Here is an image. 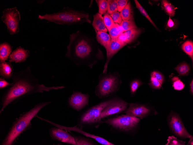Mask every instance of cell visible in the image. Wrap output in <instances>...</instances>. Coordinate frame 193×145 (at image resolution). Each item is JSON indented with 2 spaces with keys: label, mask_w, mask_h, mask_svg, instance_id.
<instances>
[{
  "label": "cell",
  "mask_w": 193,
  "mask_h": 145,
  "mask_svg": "<svg viewBox=\"0 0 193 145\" xmlns=\"http://www.w3.org/2000/svg\"><path fill=\"white\" fill-rule=\"evenodd\" d=\"M117 4V10L120 12L125 7L129 2L128 0H116Z\"/></svg>",
  "instance_id": "39"
},
{
  "label": "cell",
  "mask_w": 193,
  "mask_h": 145,
  "mask_svg": "<svg viewBox=\"0 0 193 145\" xmlns=\"http://www.w3.org/2000/svg\"><path fill=\"white\" fill-rule=\"evenodd\" d=\"M190 91L192 94H193V80H192L190 84Z\"/></svg>",
  "instance_id": "43"
},
{
  "label": "cell",
  "mask_w": 193,
  "mask_h": 145,
  "mask_svg": "<svg viewBox=\"0 0 193 145\" xmlns=\"http://www.w3.org/2000/svg\"><path fill=\"white\" fill-rule=\"evenodd\" d=\"M107 13L111 14L117 11V4L116 0H107Z\"/></svg>",
  "instance_id": "33"
},
{
  "label": "cell",
  "mask_w": 193,
  "mask_h": 145,
  "mask_svg": "<svg viewBox=\"0 0 193 145\" xmlns=\"http://www.w3.org/2000/svg\"><path fill=\"white\" fill-rule=\"evenodd\" d=\"M134 1L136 5V7L139 10L140 13L149 20L156 29H158L157 27L151 19L145 10L137 0H134Z\"/></svg>",
  "instance_id": "30"
},
{
  "label": "cell",
  "mask_w": 193,
  "mask_h": 145,
  "mask_svg": "<svg viewBox=\"0 0 193 145\" xmlns=\"http://www.w3.org/2000/svg\"><path fill=\"white\" fill-rule=\"evenodd\" d=\"M142 31L141 29L137 28L127 30L124 33L126 35L129 43L134 40Z\"/></svg>",
  "instance_id": "24"
},
{
  "label": "cell",
  "mask_w": 193,
  "mask_h": 145,
  "mask_svg": "<svg viewBox=\"0 0 193 145\" xmlns=\"http://www.w3.org/2000/svg\"><path fill=\"white\" fill-rule=\"evenodd\" d=\"M178 25V22L176 19H172L169 17L166 24L165 29L168 30L175 29L177 28Z\"/></svg>",
  "instance_id": "35"
},
{
  "label": "cell",
  "mask_w": 193,
  "mask_h": 145,
  "mask_svg": "<svg viewBox=\"0 0 193 145\" xmlns=\"http://www.w3.org/2000/svg\"><path fill=\"white\" fill-rule=\"evenodd\" d=\"M120 25L123 28L124 32L138 28L134 21L133 20H122Z\"/></svg>",
  "instance_id": "28"
},
{
  "label": "cell",
  "mask_w": 193,
  "mask_h": 145,
  "mask_svg": "<svg viewBox=\"0 0 193 145\" xmlns=\"http://www.w3.org/2000/svg\"><path fill=\"white\" fill-rule=\"evenodd\" d=\"M151 76H153L156 78L160 82L162 85L163 83L164 80V77L159 72L154 71L151 73Z\"/></svg>",
  "instance_id": "40"
},
{
  "label": "cell",
  "mask_w": 193,
  "mask_h": 145,
  "mask_svg": "<svg viewBox=\"0 0 193 145\" xmlns=\"http://www.w3.org/2000/svg\"><path fill=\"white\" fill-rule=\"evenodd\" d=\"M143 84L141 81L138 79H135L131 81L130 85L131 94H134L138 88Z\"/></svg>",
  "instance_id": "34"
},
{
  "label": "cell",
  "mask_w": 193,
  "mask_h": 145,
  "mask_svg": "<svg viewBox=\"0 0 193 145\" xmlns=\"http://www.w3.org/2000/svg\"><path fill=\"white\" fill-rule=\"evenodd\" d=\"M49 133L52 138L57 141L68 144L76 145L74 136L67 131L58 127H52L49 129Z\"/></svg>",
  "instance_id": "12"
},
{
  "label": "cell",
  "mask_w": 193,
  "mask_h": 145,
  "mask_svg": "<svg viewBox=\"0 0 193 145\" xmlns=\"http://www.w3.org/2000/svg\"><path fill=\"white\" fill-rule=\"evenodd\" d=\"M66 56L77 65L92 67L103 58L101 52L84 34L77 31L70 35Z\"/></svg>",
  "instance_id": "2"
},
{
  "label": "cell",
  "mask_w": 193,
  "mask_h": 145,
  "mask_svg": "<svg viewBox=\"0 0 193 145\" xmlns=\"http://www.w3.org/2000/svg\"><path fill=\"white\" fill-rule=\"evenodd\" d=\"M140 119L128 115H121L117 117L110 118L103 123H106L114 129L121 132H129L136 129Z\"/></svg>",
  "instance_id": "7"
},
{
  "label": "cell",
  "mask_w": 193,
  "mask_h": 145,
  "mask_svg": "<svg viewBox=\"0 0 193 145\" xmlns=\"http://www.w3.org/2000/svg\"><path fill=\"white\" fill-rule=\"evenodd\" d=\"M29 55V51L20 46L12 52L9 57V61L21 63L25 61Z\"/></svg>",
  "instance_id": "15"
},
{
  "label": "cell",
  "mask_w": 193,
  "mask_h": 145,
  "mask_svg": "<svg viewBox=\"0 0 193 145\" xmlns=\"http://www.w3.org/2000/svg\"><path fill=\"white\" fill-rule=\"evenodd\" d=\"M120 14L122 20L134 21L133 10L129 2L120 12Z\"/></svg>",
  "instance_id": "21"
},
{
  "label": "cell",
  "mask_w": 193,
  "mask_h": 145,
  "mask_svg": "<svg viewBox=\"0 0 193 145\" xmlns=\"http://www.w3.org/2000/svg\"><path fill=\"white\" fill-rule=\"evenodd\" d=\"M125 46L116 39H111L108 51L106 52L107 61L105 63L103 72L105 73L109 60L119 50Z\"/></svg>",
  "instance_id": "16"
},
{
  "label": "cell",
  "mask_w": 193,
  "mask_h": 145,
  "mask_svg": "<svg viewBox=\"0 0 193 145\" xmlns=\"http://www.w3.org/2000/svg\"><path fill=\"white\" fill-rule=\"evenodd\" d=\"M99 79L95 93L100 98H104L112 95L118 90L120 84V80L114 75H103L99 76Z\"/></svg>",
  "instance_id": "6"
},
{
  "label": "cell",
  "mask_w": 193,
  "mask_h": 145,
  "mask_svg": "<svg viewBox=\"0 0 193 145\" xmlns=\"http://www.w3.org/2000/svg\"><path fill=\"white\" fill-rule=\"evenodd\" d=\"M190 140L188 142V143L187 144V145H193V136H192L190 138Z\"/></svg>",
  "instance_id": "44"
},
{
  "label": "cell",
  "mask_w": 193,
  "mask_h": 145,
  "mask_svg": "<svg viewBox=\"0 0 193 145\" xmlns=\"http://www.w3.org/2000/svg\"><path fill=\"white\" fill-rule=\"evenodd\" d=\"M103 18L105 25L109 32L115 23L110 14L107 13L104 14Z\"/></svg>",
  "instance_id": "31"
},
{
  "label": "cell",
  "mask_w": 193,
  "mask_h": 145,
  "mask_svg": "<svg viewBox=\"0 0 193 145\" xmlns=\"http://www.w3.org/2000/svg\"><path fill=\"white\" fill-rule=\"evenodd\" d=\"M40 119L42 120L46 121L50 123L51 124L57 127L60 128L67 131H75L83 135L86 137L92 138L101 144L109 145L110 144V142L103 138L84 131L82 130V129L77 127V126H75L73 127H66L57 124L52 122L51 121L46 120L41 117Z\"/></svg>",
  "instance_id": "13"
},
{
  "label": "cell",
  "mask_w": 193,
  "mask_h": 145,
  "mask_svg": "<svg viewBox=\"0 0 193 145\" xmlns=\"http://www.w3.org/2000/svg\"><path fill=\"white\" fill-rule=\"evenodd\" d=\"M38 18L60 25H71L84 23H91L89 14L83 11H78L68 7L53 14L39 15Z\"/></svg>",
  "instance_id": "4"
},
{
  "label": "cell",
  "mask_w": 193,
  "mask_h": 145,
  "mask_svg": "<svg viewBox=\"0 0 193 145\" xmlns=\"http://www.w3.org/2000/svg\"><path fill=\"white\" fill-rule=\"evenodd\" d=\"M168 122L171 129L177 136L184 138H190L192 136L188 132L177 115L173 113L171 114Z\"/></svg>",
  "instance_id": "10"
},
{
  "label": "cell",
  "mask_w": 193,
  "mask_h": 145,
  "mask_svg": "<svg viewBox=\"0 0 193 145\" xmlns=\"http://www.w3.org/2000/svg\"><path fill=\"white\" fill-rule=\"evenodd\" d=\"M112 99L103 101L88 109L79 116V127H96L103 123L100 115L103 109L111 101Z\"/></svg>",
  "instance_id": "5"
},
{
  "label": "cell",
  "mask_w": 193,
  "mask_h": 145,
  "mask_svg": "<svg viewBox=\"0 0 193 145\" xmlns=\"http://www.w3.org/2000/svg\"><path fill=\"white\" fill-rule=\"evenodd\" d=\"M12 84L5 80L3 78L1 77L0 78V89H3L8 86H10Z\"/></svg>",
  "instance_id": "42"
},
{
  "label": "cell",
  "mask_w": 193,
  "mask_h": 145,
  "mask_svg": "<svg viewBox=\"0 0 193 145\" xmlns=\"http://www.w3.org/2000/svg\"><path fill=\"white\" fill-rule=\"evenodd\" d=\"M190 69L189 65L185 62L179 64L175 68L179 74L181 76L186 75L189 72Z\"/></svg>",
  "instance_id": "27"
},
{
  "label": "cell",
  "mask_w": 193,
  "mask_h": 145,
  "mask_svg": "<svg viewBox=\"0 0 193 145\" xmlns=\"http://www.w3.org/2000/svg\"><path fill=\"white\" fill-rule=\"evenodd\" d=\"M14 74V69L11 62L4 61L0 63V75L2 77L8 79L12 77Z\"/></svg>",
  "instance_id": "17"
},
{
  "label": "cell",
  "mask_w": 193,
  "mask_h": 145,
  "mask_svg": "<svg viewBox=\"0 0 193 145\" xmlns=\"http://www.w3.org/2000/svg\"><path fill=\"white\" fill-rule=\"evenodd\" d=\"M116 39L125 45L129 43L127 38L124 32L121 34Z\"/></svg>",
  "instance_id": "41"
},
{
  "label": "cell",
  "mask_w": 193,
  "mask_h": 145,
  "mask_svg": "<svg viewBox=\"0 0 193 145\" xmlns=\"http://www.w3.org/2000/svg\"><path fill=\"white\" fill-rule=\"evenodd\" d=\"M12 47L7 42H5L0 44V62L8 60L12 53Z\"/></svg>",
  "instance_id": "20"
},
{
  "label": "cell",
  "mask_w": 193,
  "mask_h": 145,
  "mask_svg": "<svg viewBox=\"0 0 193 145\" xmlns=\"http://www.w3.org/2000/svg\"><path fill=\"white\" fill-rule=\"evenodd\" d=\"M166 145H184L185 143V142L180 140L173 136L168 137Z\"/></svg>",
  "instance_id": "36"
},
{
  "label": "cell",
  "mask_w": 193,
  "mask_h": 145,
  "mask_svg": "<svg viewBox=\"0 0 193 145\" xmlns=\"http://www.w3.org/2000/svg\"><path fill=\"white\" fill-rule=\"evenodd\" d=\"M128 103L121 99H112L111 101L101 111L102 119L108 116L122 113L126 111Z\"/></svg>",
  "instance_id": "9"
},
{
  "label": "cell",
  "mask_w": 193,
  "mask_h": 145,
  "mask_svg": "<svg viewBox=\"0 0 193 145\" xmlns=\"http://www.w3.org/2000/svg\"><path fill=\"white\" fill-rule=\"evenodd\" d=\"M99 8V13L104 14L107 13V1L106 0H95Z\"/></svg>",
  "instance_id": "29"
},
{
  "label": "cell",
  "mask_w": 193,
  "mask_h": 145,
  "mask_svg": "<svg viewBox=\"0 0 193 145\" xmlns=\"http://www.w3.org/2000/svg\"><path fill=\"white\" fill-rule=\"evenodd\" d=\"M51 102H43L36 105L28 111L21 114L13 122L1 145H12L24 131L31 127V121L39 112Z\"/></svg>",
  "instance_id": "3"
},
{
  "label": "cell",
  "mask_w": 193,
  "mask_h": 145,
  "mask_svg": "<svg viewBox=\"0 0 193 145\" xmlns=\"http://www.w3.org/2000/svg\"><path fill=\"white\" fill-rule=\"evenodd\" d=\"M13 82L1 97V107L0 113L8 105L16 103L19 100L33 94L62 89L65 87H47L40 84L38 80L31 72L29 66L25 69L15 73Z\"/></svg>",
  "instance_id": "1"
},
{
  "label": "cell",
  "mask_w": 193,
  "mask_h": 145,
  "mask_svg": "<svg viewBox=\"0 0 193 145\" xmlns=\"http://www.w3.org/2000/svg\"><path fill=\"white\" fill-rule=\"evenodd\" d=\"M92 26L96 33L98 31H102L106 32L107 31L104 22L103 17L99 13H97L93 15Z\"/></svg>",
  "instance_id": "18"
},
{
  "label": "cell",
  "mask_w": 193,
  "mask_h": 145,
  "mask_svg": "<svg viewBox=\"0 0 193 145\" xmlns=\"http://www.w3.org/2000/svg\"><path fill=\"white\" fill-rule=\"evenodd\" d=\"M89 95L81 92L74 91L68 99L70 106L74 110L79 111L88 105Z\"/></svg>",
  "instance_id": "11"
},
{
  "label": "cell",
  "mask_w": 193,
  "mask_h": 145,
  "mask_svg": "<svg viewBox=\"0 0 193 145\" xmlns=\"http://www.w3.org/2000/svg\"><path fill=\"white\" fill-rule=\"evenodd\" d=\"M182 50L190 56L193 61V43L191 41L188 40L184 42L182 45Z\"/></svg>",
  "instance_id": "26"
},
{
  "label": "cell",
  "mask_w": 193,
  "mask_h": 145,
  "mask_svg": "<svg viewBox=\"0 0 193 145\" xmlns=\"http://www.w3.org/2000/svg\"><path fill=\"white\" fill-rule=\"evenodd\" d=\"M149 84L151 87L155 89H159L162 87L160 82L155 77L151 76Z\"/></svg>",
  "instance_id": "37"
},
{
  "label": "cell",
  "mask_w": 193,
  "mask_h": 145,
  "mask_svg": "<svg viewBox=\"0 0 193 145\" xmlns=\"http://www.w3.org/2000/svg\"><path fill=\"white\" fill-rule=\"evenodd\" d=\"M110 15L115 23L120 25L122 20L119 12L116 11Z\"/></svg>",
  "instance_id": "38"
},
{
  "label": "cell",
  "mask_w": 193,
  "mask_h": 145,
  "mask_svg": "<svg viewBox=\"0 0 193 145\" xmlns=\"http://www.w3.org/2000/svg\"><path fill=\"white\" fill-rule=\"evenodd\" d=\"M161 3L163 9L169 17H172L174 16L175 9L173 5L166 0H162Z\"/></svg>",
  "instance_id": "22"
},
{
  "label": "cell",
  "mask_w": 193,
  "mask_h": 145,
  "mask_svg": "<svg viewBox=\"0 0 193 145\" xmlns=\"http://www.w3.org/2000/svg\"><path fill=\"white\" fill-rule=\"evenodd\" d=\"M20 20V15L16 7L6 8L3 11L1 20L6 25L7 30L10 34L14 35L18 33Z\"/></svg>",
  "instance_id": "8"
},
{
  "label": "cell",
  "mask_w": 193,
  "mask_h": 145,
  "mask_svg": "<svg viewBox=\"0 0 193 145\" xmlns=\"http://www.w3.org/2000/svg\"><path fill=\"white\" fill-rule=\"evenodd\" d=\"M173 87L174 89L177 90H181L185 87V84L177 76H174L172 79Z\"/></svg>",
  "instance_id": "32"
},
{
  "label": "cell",
  "mask_w": 193,
  "mask_h": 145,
  "mask_svg": "<svg viewBox=\"0 0 193 145\" xmlns=\"http://www.w3.org/2000/svg\"><path fill=\"white\" fill-rule=\"evenodd\" d=\"M150 109L144 105L131 103L125 111L126 114L138 117L142 119L146 117L150 113Z\"/></svg>",
  "instance_id": "14"
},
{
  "label": "cell",
  "mask_w": 193,
  "mask_h": 145,
  "mask_svg": "<svg viewBox=\"0 0 193 145\" xmlns=\"http://www.w3.org/2000/svg\"><path fill=\"white\" fill-rule=\"evenodd\" d=\"M96 34L97 41L105 48L106 52H107L111 39L110 35L106 32L102 31H98Z\"/></svg>",
  "instance_id": "19"
},
{
  "label": "cell",
  "mask_w": 193,
  "mask_h": 145,
  "mask_svg": "<svg viewBox=\"0 0 193 145\" xmlns=\"http://www.w3.org/2000/svg\"><path fill=\"white\" fill-rule=\"evenodd\" d=\"M76 145H94L97 144L90 138L80 136H74Z\"/></svg>",
  "instance_id": "25"
},
{
  "label": "cell",
  "mask_w": 193,
  "mask_h": 145,
  "mask_svg": "<svg viewBox=\"0 0 193 145\" xmlns=\"http://www.w3.org/2000/svg\"><path fill=\"white\" fill-rule=\"evenodd\" d=\"M124 32L123 28L119 25L115 23L109 32L111 39H115Z\"/></svg>",
  "instance_id": "23"
}]
</instances>
